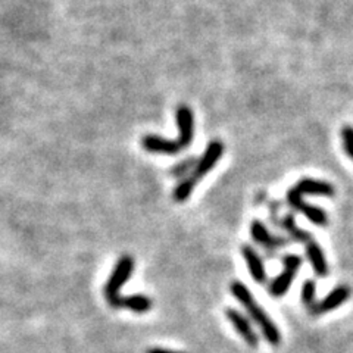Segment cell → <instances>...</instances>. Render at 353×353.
<instances>
[{
  "mask_svg": "<svg viewBox=\"0 0 353 353\" xmlns=\"http://www.w3.org/2000/svg\"><path fill=\"white\" fill-rule=\"evenodd\" d=\"M175 118H176V125H179V130H180L179 137L174 140H167L159 136L149 134L143 137L141 140L143 148L150 153H159V154H176L189 148L192 145L193 136H194L193 110L189 106L181 105L179 106V109H176Z\"/></svg>",
  "mask_w": 353,
  "mask_h": 353,
  "instance_id": "6da1fadb",
  "label": "cell"
},
{
  "mask_svg": "<svg viewBox=\"0 0 353 353\" xmlns=\"http://www.w3.org/2000/svg\"><path fill=\"white\" fill-rule=\"evenodd\" d=\"M230 290L231 294L241 303V306L246 309V312L252 321L259 327L265 340H267L271 346H279L281 343V333L279 327L275 325V323L268 316V314L265 312L262 306L255 301V297H253L252 292L248 289V285L243 284L241 281H233L230 285Z\"/></svg>",
  "mask_w": 353,
  "mask_h": 353,
  "instance_id": "7a4b0ae2",
  "label": "cell"
},
{
  "mask_svg": "<svg viewBox=\"0 0 353 353\" xmlns=\"http://www.w3.org/2000/svg\"><path fill=\"white\" fill-rule=\"evenodd\" d=\"M224 150H225V146L221 140H214L209 143V146L206 148L202 159L197 162L193 172L174 189L172 196L175 202L183 203L192 196L196 184L199 181H202L205 179V175L215 168V165L218 163L221 157H223Z\"/></svg>",
  "mask_w": 353,
  "mask_h": 353,
  "instance_id": "3957f363",
  "label": "cell"
},
{
  "mask_svg": "<svg viewBox=\"0 0 353 353\" xmlns=\"http://www.w3.org/2000/svg\"><path fill=\"white\" fill-rule=\"evenodd\" d=\"M134 258L124 255L121 256L119 261L115 263L112 274L109 275V279L105 284V299L114 309H121V303H123V296H121V289L125 285V283L131 279L132 272H134Z\"/></svg>",
  "mask_w": 353,
  "mask_h": 353,
  "instance_id": "277c9868",
  "label": "cell"
},
{
  "mask_svg": "<svg viewBox=\"0 0 353 353\" xmlns=\"http://www.w3.org/2000/svg\"><path fill=\"white\" fill-rule=\"evenodd\" d=\"M302 267V258L297 255H285L283 258V272L275 277L270 285V293L274 297H283L292 287L297 271Z\"/></svg>",
  "mask_w": 353,
  "mask_h": 353,
  "instance_id": "5b68a950",
  "label": "cell"
},
{
  "mask_svg": "<svg viewBox=\"0 0 353 353\" xmlns=\"http://www.w3.org/2000/svg\"><path fill=\"white\" fill-rule=\"evenodd\" d=\"M287 203L290 205L293 211L301 212L303 216H306L309 221H311L312 224L319 227H325L328 224V216L324 209L306 203L303 201V197L294 193L293 190L287 192Z\"/></svg>",
  "mask_w": 353,
  "mask_h": 353,
  "instance_id": "8992f818",
  "label": "cell"
},
{
  "mask_svg": "<svg viewBox=\"0 0 353 353\" xmlns=\"http://www.w3.org/2000/svg\"><path fill=\"white\" fill-rule=\"evenodd\" d=\"M225 315L230 324L233 325V328L237 331V334L245 340V343L250 347H258L259 337L256 334V331L253 330L250 319L246 318L241 312L236 311L233 307H228L225 311Z\"/></svg>",
  "mask_w": 353,
  "mask_h": 353,
  "instance_id": "52a82bcc",
  "label": "cell"
},
{
  "mask_svg": "<svg viewBox=\"0 0 353 353\" xmlns=\"http://www.w3.org/2000/svg\"><path fill=\"white\" fill-rule=\"evenodd\" d=\"M350 297V289L347 285H339L334 290H331L321 302L315 303L314 307L309 309V312L314 316H321L331 311H336L343 303H346Z\"/></svg>",
  "mask_w": 353,
  "mask_h": 353,
  "instance_id": "ba28073f",
  "label": "cell"
},
{
  "mask_svg": "<svg viewBox=\"0 0 353 353\" xmlns=\"http://www.w3.org/2000/svg\"><path fill=\"white\" fill-rule=\"evenodd\" d=\"M292 190L296 192L297 194L301 196H334L336 190L334 185L330 184L327 181H321V180H314V179H303L297 184H294L292 187Z\"/></svg>",
  "mask_w": 353,
  "mask_h": 353,
  "instance_id": "9c48e42d",
  "label": "cell"
},
{
  "mask_svg": "<svg viewBox=\"0 0 353 353\" xmlns=\"http://www.w3.org/2000/svg\"><path fill=\"white\" fill-rule=\"evenodd\" d=\"M250 234L258 245L263 246L265 249H279L289 243V240L284 237H279L271 234L268 228L265 227L261 221H253L250 225Z\"/></svg>",
  "mask_w": 353,
  "mask_h": 353,
  "instance_id": "30bf717a",
  "label": "cell"
},
{
  "mask_svg": "<svg viewBox=\"0 0 353 353\" xmlns=\"http://www.w3.org/2000/svg\"><path fill=\"white\" fill-rule=\"evenodd\" d=\"M305 252H306V258L309 263L312 265V270L318 277H327L330 270H328V263L324 255V250L321 246H319V243L315 241L314 239L311 241H307L305 245Z\"/></svg>",
  "mask_w": 353,
  "mask_h": 353,
  "instance_id": "8fae6325",
  "label": "cell"
},
{
  "mask_svg": "<svg viewBox=\"0 0 353 353\" xmlns=\"http://www.w3.org/2000/svg\"><path fill=\"white\" fill-rule=\"evenodd\" d=\"M241 255H243V258H245V261H246V265H248L249 272H250L253 280H255L259 284L267 280V271H265L263 261L258 255V252L255 249L245 245V246L241 248Z\"/></svg>",
  "mask_w": 353,
  "mask_h": 353,
  "instance_id": "7c38bea8",
  "label": "cell"
},
{
  "mask_svg": "<svg viewBox=\"0 0 353 353\" xmlns=\"http://www.w3.org/2000/svg\"><path fill=\"white\" fill-rule=\"evenodd\" d=\"M121 309H127V311H131L134 314H146L152 309V301L146 294H131L128 297H123Z\"/></svg>",
  "mask_w": 353,
  "mask_h": 353,
  "instance_id": "4fadbf2b",
  "label": "cell"
},
{
  "mask_svg": "<svg viewBox=\"0 0 353 353\" xmlns=\"http://www.w3.org/2000/svg\"><path fill=\"white\" fill-rule=\"evenodd\" d=\"M283 228L292 236L293 240L301 241V243H303V245H306L307 241H311L314 239L311 233H307V231L302 230L301 227H297L296 221H294V218L292 215H287L283 219Z\"/></svg>",
  "mask_w": 353,
  "mask_h": 353,
  "instance_id": "5bb4252c",
  "label": "cell"
},
{
  "mask_svg": "<svg viewBox=\"0 0 353 353\" xmlns=\"http://www.w3.org/2000/svg\"><path fill=\"white\" fill-rule=\"evenodd\" d=\"M302 303L311 309L316 303V283L315 280H306L302 285Z\"/></svg>",
  "mask_w": 353,
  "mask_h": 353,
  "instance_id": "9a60e30c",
  "label": "cell"
},
{
  "mask_svg": "<svg viewBox=\"0 0 353 353\" xmlns=\"http://www.w3.org/2000/svg\"><path fill=\"white\" fill-rule=\"evenodd\" d=\"M340 136H341V140H343V149L346 154L353 161V127L345 125L341 128Z\"/></svg>",
  "mask_w": 353,
  "mask_h": 353,
  "instance_id": "2e32d148",
  "label": "cell"
},
{
  "mask_svg": "<svg viewBox=\"0 0 353 353\" xmlns=\"http://www.w3.org/2000/svg\"><path fill=\"white\" fill-rule=\"evenodd\" d=\"M146 353H184V352H175L170 349H162V347H152Z\"/></svg>",
  "mask_w": 353,
  "mask_h": 353,
  "instance_id": "e0dca14e",
  "label": "cell"
}]
</instances>
